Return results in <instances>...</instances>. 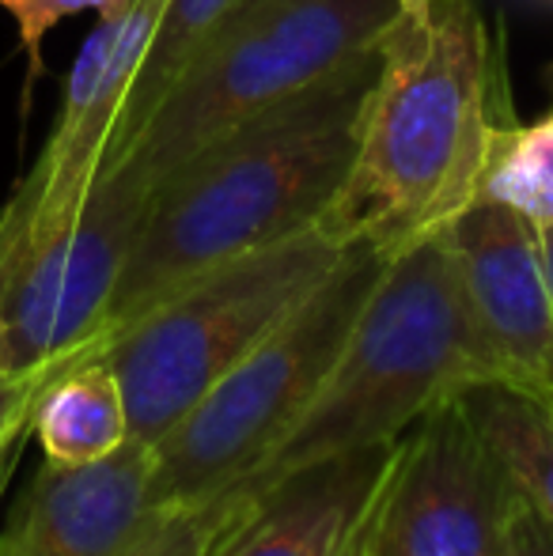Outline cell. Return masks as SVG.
<instances>
[{
  "mask_svg": "<svg viewBox=\"0 0 553 556\" xmlns=\"http://www.w3.org/2000/svg\"><path fill=\"white\" fill-rule=\"evenodd\" d=\"M27 435H30V428H27V432H20L12 443L4 446V451H0V500H4L8 484H12L15 469H20V462H23V451H27Z\"/></svg>",
  "mask_w": 553,
  "mask_h": 556,
  "instance_id": "obj_20",
  "label": "cell"
},
{
  "mask_svg": "<svg viewBox=\"0 0 553 556\" xmlns=\"http://www.w3.org/2000/svg\"><path fill=\"white\" fill-rule=\"evenodd\" d=\"M30 435L42 446L46 462L58 466H91L134 440L126 390L103 352L76 359L46 387L30 417Z\"/></svg>",
  "mask_w": 553,
  "mask_h": 556,
  "instance_id": "obj_12",
  "label": "cell"
},
{
  "mask_svg": "<svg viewBox=\"0 0 553 556\" xmlns=\"http://www.w3.org/2000/svg\"><path fill=\"white\" fill-rule=\"evenodd\" d=\"M474 330L508 387L553 394V295L539 224L478 198L448 224Z\"/></svg>",
  "mask_w": 553,
  "mask_h": 556,
  "instance_id": "obj_9",
  "label": "cell"
},
{
  "mask_svg": "<svg viewBox=\"0 0 553 556\" xmlns=\"http://www.w3.org/2000/svg\"><path fill=\"white\" fill-rule=\"evenodd\" d=\"M387 262V250L353 242L330 277L190 405L152 446L155 507L209 504L259 473L318 397Z\"/></svg>",
  "mask_w": 553,
  "mask_h": 556,
  "instance_id": "obj_4",
  "label": "cell"
},
{
  "mask_svg": "<svg viewBox=\"0 0 553 556\" xmlns=\"http://www.w3.org/2000/svg\"><path fill=\"white\" fill-rule=\"evenodd\" d=\"M243 0H167L155 27L152 42L144 50V61L137 68V80L129 88L126 111H122L118 125H114V140L106 148L103 170H114L126 160L129 144L137 140V132L144 129V122L155 114V106L167 99V91L178 84V76L190 68V61L201 53V46L221 30V23L228 20Z\"/></svg>",
  "mask_w": 553,
  "mask_h": 556,
  "instance_id": "obj_13",
  "label": "cell"
},
{
  "mask_svg": "<svg viewBox=\"0 0 553 556\" xmlns=\"http://www.w3.org/2000/svg\"><path fill=\"white\" fill-rule=\"evenodd\" d=\"M349 247L311 227L216 265L106 337L129 402V432L155 446L251 349L323 285Z\"/></svg>",
  "mask_w": 553,
  "mask_h": 556,
  "instance_id": "obj_5",
  "label": "cell"
},
{
  "mask_svg": "<svg viewBox=\"0 0 553 556\" xmlns=\"http://www.w3.org/2000/svg\"><path fill=\"white\" fill-rule=\"evenodd\" d=\"M481 382L501 379L474 330L448 227H440L394 250L311 409L236 489L262 492L311 462L399 443L436 405Z\"/></svg>",
  "mask_w": 553,
  "mask_h": 556,
  "instance_id": "obj_3",
  "label": "cell"
},
{
  "mask_svg": "<svg viewBox=\"0 0 553 556\" xmlns=\"http://www.w3.org/2000/svg\"><path fill=\"white\" fill-rule=\"evenodd\" d=\"M519 500L458 394L402 435L353 556H501Z\"/></svg>",
  "mask_w": 553,
  "mask_h": 556,
  "instance_id": "obj_8",
  "label": "cell"
},
{
  "mask_svg": "<svg viewBox=\"0 0 553 556\" xmlns=\"http://www.w3.org/2000/svg\"><path fill=\"white\" fill-rule=\"evenodd\" d=\"M501 556H553V522L531 500H519L504 527Z\"/></svg>",
  "mask_w": 553,
  "mask_h": 556,
  "instance_id": "obj_19",
  "label": "cell"
},
{
  "mask_svg": "<svg viewBox=\"0 0 553 556\" xmlns=\"http://www.w3.org/2000/svg\"><path fill=\"white\" fill-rule=\"evenodd\" d=\"M84 356H91V352H80V356H68V359H53V364L30 367V371H0V451H4L15 435L30 428L35 405H38V397L46 394V387H50L53 379H61V375Z\"/></svg>",
  "mask_w": 553,
  "mask_h": 556,
  "instance_id": "obj_17",
  "label": "cell"
},
{
  "mask_svg": "<svg viewBox=\"0 0 553 556\" xmlns=\"http://www.w3.org/2000/svg\"><path fill=\"white\" fill-rule=\"evenodd\" d=\"M402 8H406V12H414V8H425V0H402Z\"/></svg>",
  "mask_w": 553,
  "mask_h": 556,
  "instance_id": "obj_23",
  "label": "cell"
},
{
  "mask_svg": "<svg viewBox=\"0 0 553 556\" xmlns=\"http://www.w3.org/2000/svg\"><path fill=\"white\" fill-rule=\"evenodd\" d=\"M239 507H243L239 492H224L209 504L160 507L129 556H213L216 542L236 519Z\"/></svg>",
  "mask_w": 553,
  "mask_h": 556,
  "instance_id": "obj_16",
  "label": "cell"
},
{
  "mask_svg": "<svg viewBox=\"0 0 553 556\" xmlns=\"http://www.w3.org/2000/svg\"><path fill=\"white\" fill-rule=\"evenodd\" d=\"M152 462L137 440L91 466L42 462L0 530V556H129L160 511Z\"/></svg>",
  "mask_w": 553,
  "mask_h": 556,
  "instance_id": "obj_10",
  "label": "cell"
},
{
  "mask_svg": "<svg viewBox=\"0 0 553 556\" xmlns=\"http://www.w3.org/2000/svg\"><path fill=\"white\" fill-rule=\"evenodd\" d=\"M470 417L478 420L516 489L553 522V394L481 382L463 394Z\"/></svg>",
  "mask_w": 553,
  "mask_h": 556,
  "instance_id": "obj_14",
  "label": "cell"
},
{
  "mask_svg": "<svg viewBox=\"0 0 553 556\" xmlns=\"http://www.w3.org/2000/svg\"><path fill=\"white\" fill-rule=\"evenodd\" d=\"M118 4H126V0H0V8L20 27V42L30 53V68H38V46L58 20L76 12H111Z\"/></svg>",
  "mask_w": 553,
  "mask_h": 556,
  "instance_id": "obj_18",
  "label": "cell"
},
{
  "mask_svg": "<svg viewBox=\"0 0 553 556\" xmlns=\"http://www.w3.org/2000/svg\"><path fill=\"white\" fill-rule=\"evenodd\" d=\"M4 235H8V205H0V257H4ZM0 371H4V323H0Z\"/></svg>",
  "mask_w": 553,
  "mask_h": 556,
  "instance_id": "obj_22",
  "label": "cell"
},
{
  "mask_svg": "<svg viewBox=\"0 0 553 556\" xmlns=\"http://www.w3.org/2000/svg\"><path fill=\"white\" fill-rule=\"evenodd\" d=\"M399 443L311 462L262 492L231 489L243 507L213 556H353Z\"/></svg>",
  "mask_w": 553,
  "mask_h": 556,
  "instance_id": "obj_11",
  "label": "cell"
},
{
  "mask_svg": "<svg viewBox=\"0 0 553 556\" xmlns=\"http://www.w3.org/2000/svg\"><path fill=\"white\" fill-rule=\"evenodd\" d=\"M478 198H493L531 224H553V111L531 125H501Z\"/></svg>",
  "mask_w": 553,
  "mask_h": 556,
  "instance_id": "obj_15",
  "label": "cell"
},
{
  "mask_svg": "<svg viewBox=\"0 0 553 556\" xmlns=\"http://www.w3.org/2000/svg\"><path fill=\"white\" fill-rule=\"evenodd\" d=\"M402 0H243L201 46L118 167L155 182L247 117L376 50Z\"/></svg>",
  "mask_w": 553,
  "mask_h": 556,
  "instance_id": "obj_6",
  "label": "cell"
},
{
  "mask_svg": "<svg viewBox=\"0 0 553 556\" xmlns=\"http://www.w3.org/2000/svg\"><path fill=\"white\" fill-rule=\"evenodd\" d=\"M379 65L384 42L239 122L155 182L103 344L201 273L323 224L361 148Z\"/></svg>",
  "mask_w": 553,
  "mask_h": 556,
  "instance_id": "obj_1",
  "label": "cell"
},
{
  "mask_svg": "<svg viewBox=\"0 0 553 556\" xmlns=\"http://www.w3.org/2000/svg\"><path fill=\"white\" fill-rule=\"evenodd\" d=\"M539 239H542V262H546V280H550V295H553V224L539 227Z\"/></svg>",
  "mask_w": 553,
  "mask_h": 556,
  "instance_id": "obj_21",
  "label": "cell"
},
{
  "mask_svg": "<svg viewBox=\"0 0 553 556\" xmlns=\"http://www.w3.org/2000/svg\"><path fill=\"white\" fill-rule=\"evenodd\" d=\"M152 186L134 167L91 182L84 201L46 227H20L8 205L0 257L4 371H30L53 359L103 352V323Z\"/></svg>",
  "mask_w": 553,
  "mask_h": 556,
  "instance_id": "obj_7",
  "label": "cell"
},
{
  "mask_svg": "<svg viewBox=\"0 0 553 556\" xmlns=\"http://www.w3.org/2000/svg\"><path fill=\"white\" fill-rule=\"evenodd\" d=\"M493 58L474 0H425L394 20L345 186L323 216L341 247L387 254L478 201L497 129Z\"/></svg>",
  "mask_w": 553,
  "mask_h": 556,
  "instance_id": "obj_2",
  "label": "cell"
}]
</instances>
